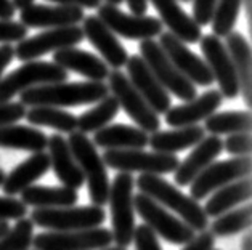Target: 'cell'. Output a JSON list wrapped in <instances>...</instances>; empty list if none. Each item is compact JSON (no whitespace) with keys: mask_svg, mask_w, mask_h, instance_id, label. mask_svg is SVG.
Here are the masks:
<instances>
[{"mask_svg":"<svg viewBox=\"0 0 252 250\" xmlns=\"http://www.w3.org/2000/svg\"><path fill=\"white\" fill-rule=\"evenodd\" d=\"M108 95L109 88L104 82H60L24 90L20 93V103L29 108H71L98 103Z\"/></svg>","mask_w":252,"mask_h":250,"instance_id":"obj_1","label":"cell"},{"mask_svg":"<svg viewBox=\"0 0 252 250\" xmlns=\"http://www.w3.org/2000/svg\"><path fill=\"white\" fill-rule=\"evenodd\" d=\"M135 185L138 186L141 194L148 196L164 209H169L175 212L178 218L191 228L194 233H202L207 231L209 226V217L206 215L204 209L196 202L193 197L187 196L178 188L174 186L162 176L158 175H140Z\"/></svg>","mask_w":252,"mask_h":250,"instance_id":"obj_2","label":"cell"},{"mask_svg":"<svg viewBox=\"0 0 252 250\" xmlns=\"http://www.w3.org/2000/svg\"><path fill=\"white\" fill-rule=\"evenodd\" d=\"M69 144V149L74 156L79 168L84 173L85 183L89 186V197L92 200V205L103 207L108 204L109 197V178L106 172V166L98 154L96 146L92 143V139L85 133L72 132L69 133V138L66 139Z\"/></svg>","mask_w":252,"mask_h":250,"instance_id":"obj_3","label":"cell"},{"mask_svg":"<svg viewBox=\"0 0 252 250\" xmlns=\"http://www.w3.org/2000/svg\"><path fill=\"white\" fill-rule=\"evenodd\" d=\"M133 186L132 173L119 172L109 188L108 202L111 207L113 242L118 247L127 249L132 244L135 231V209H133Z\"/></svg>","mask_w":252,"mask_h":250,"instance_id":"obj_4","label":"cell"},{"mask_svg":"<svg viewBox=\"0 0 252 250\" xmlns=\"http://www.w3.org/2000/svg\"><path fill=\"white\" fill-rule=\"evenodd\" d=\"M104 166L118 172L140 175H167L174 173L178 167V157L175 154H162V152H146L143 149H108L101 156Z\"/></svg>","mask_w":252,"mask_h":250,"instance_id":"obj_5","label":"cell"},{"mask_svg":"<svg viewBox=\"0 0 252 250\" xmlns=\"http://www.w3.org/2000/svg\"><path fill=\"white\" fill-rule=\"evenodd\" d=\"M31 222L35 226L50 231H81L101 226L106 220V212L98 205H71L61 209H35L31 213Z\"/></svg>","mask_w":252,"mask_h":250,"instance_id":"obj_6","label":"cell"},{"mask_svg":"<svg viewBox=\"0 0 252 250\" xmlns=\"http://www.w3.org/2000/svg\"><path fill=\"white\" fill-rule=\"evenodd\" d=\"M140 56L167 93L175 95L178 100L185 103L198 96V90L194 85L185 76L180 74V71L172 64V61L164 53L161 45L155 42V39L140 42Z\"/></svg>","mask_w":252,"mask_h":250,"instance_id":"obj_7","label":"cell"},{"mask_svg":"<svg viewBox=\"0 0 252 250\" xmlns=\"http://www.w3.org/2000/svg\"><path fill=\"white\" fill-rule=\"evenodd\" d=\"M67 71L50 61H28L0 81V103L13 100L24 90L67 81Z\"/></svg>","mask_w":252,"mask_h":250,"instance_id":"obj_8","label":"cell"},{"mask_svg":"<svg viewBox=\"0 0 252 250\" xmlns=\"http://www.w3.org/2000/svg\"><path fill=\"white\" fill-rule=\"evenodd\" d=\"M108 88L114 98L118 100L119 108L124 109L126 114L138 125L140 130L146 132L148 135L159 132V127H161L159 115L150 108L148 103L143 100V96L135 90L124 72L119 69L109 72Z\"/></svg>","mask_w":252,"mask_h":250,"instance_id":"obj_9","label":"cell"},{"mask_svg":"<svg viewBox=\"0 0 252 250\" xmlns=\"http://www.w3.org/2000/svg\"><path fill=\"white\" fill-rule=\"evenodd\" d=\"M133 209L138 212L146 226L155 231L156 236H161L170 244L183 246L196 236L194 231L187 226L180 218L165 210L162 205H159L145 194L138 193L137 196H133Z\"/></svg>","mask_w":252,"mask_h":250,"instance_id":"obj_10","label":"cell"},{"mask_svg":"<svg viewBox=\"0 0 252 250\" xmlns=\"http://www.w3.org/2000/svg\"><path fill=\"white\" fill-rule=\"evenodd\" d=\"M252 173V159L251 156L233 157L226 161L212 162L191 185H189V197L196 202L204 200L214 191L220 190L233 181L251 178Z\"/></svg>","mask_w":252,"mask_h":250,"instance_id":"obj_11","label":"cell"},{"mask_svg":"<svg viewBox=\"0 0 252 250\" xmlns=\"http://www.w3.org/2000/svg\"><path fill=\"white\" fill-rule=\"evenodd\" d=\"M113 233L98 226L81 231H50L32 237L34 250H100L111 247Z\"/></svg>","mask_w":252,"mask_h":250,"instance_id":"obj_12","label":"cell"},{"mask_svg":"<svg viewBox=\"0 0 252 250\" xmlns=\"http://www.w3.org/2000/svg\"><path fill=\"white\" fill-rule=\"evenodd\" d=\"M84 39L85 37L81 26L47 29L37 35L26 37L18 42V45L15 47V56L23 63H28V61H34L50 52L76 47Z\"/></svg>","mask_w":252,"mask_h":250,"instance_id":"obj_13","label":"cell"},{"mask_svg":"<svg viewBox=\"0 0 252 250\" xmlns=\"http://www.w3.org/2000/svg\"><path fill=\"white\" fill-rule=\"evenodd\" d=\"M98 18L113 30L116 35L128 40H148L162 34L164 24L159 18L135 16L124 13L116 5L104 3L98 7Z\"/></svg>","mask_w":252,"mask_h":250,"instance_id":"obj_14","label":"cell"},{"mask_svg":"<svg viewBox=\"0 0 252 250\" xmlns=\"http://www.w3.org/2000/svg\"><path fill=\"white\" fill-rule=\"evenodd\" d=\"M199 45L207 68L211 69L214 82L219 83L220 95L223 98L235 100L239 95V83L235 68H233V61L225 44L217 35L206 34L201 37Z\"/></svg>","mask_w":252,"mask_h":250,"instance_id":"obj_15","label":"cell"},{"mask_svg":"<svg viewBox=\"0 0 252 250\" xmlns=\"http://www.w3.org/2000/svg\"><path fill=\"white\" fill-rule=\"evenodd\" d=\"M159 45L172 61V64L180 71L193 85H201V87H211L214 83V77L211 69L207 68L206 61L194 55L189 48L178 40L175 35L170 32H162L159 35Z\"/></svg>","mask_w":252,"mask_h":250,"instance_id":"obj_16","label":"cell"},{"mask_svg":"<svg viewBox=\"0 0 252 250\" xmlns=\"http://www.w3.org/2000/svg\"><path fill=\"white\" fill-rule=\"evenodd\" d=\"M127 77L135 90L143 96V100L148 103L150 108L158 115L165 114L172 108L170 95L165 91V88L158 82V79L153 76V72L146 66V63L141 59L140 55H132L127 59Z\"/></svg>","mask_w":252,"mask_h":250,"instance_id":"obj_17","label":"cell"},{"mask_svg":"<svg viewBox=\"0 0 252 250\" xmlns=\"http://www.w3.org/2000/svg\"><path fill=\"white\" fill-rule=\"evenodd\" d=\"M82 32L108 66H111L113 69H121L122 66H126L128 59L127 50L119 42L118 35L100 18L95 15L85 16L82 20Z\"/></svg>","mask_w":252,"mask_h":250,"instance_id":"obj_18","label":"cell"},{"mask_svg":"<svg viewBox=\"0 0 252 250\" xmlns=\"http://www.w3.org/2000/svg\"><path fill=\"white\" fill-rule=\"evenodd\" d=\"M223 151V139L215 135L204 137L183 159L174 172V181L178 186H189Z\"/></svg>","mask_w":252,"mask_h":250,"instance_id":"obj_19","label":"cell"},{"mask_svg":"<svg viewBox=\"0 0 252 250\" xmlns=\"http://www.w3.org/2000/svg\"><path fill=\"white\" fill-rule=\"evenodd\" d=\"M85 18L84 10L77 7H66V5H48L32 3L23 8L20 13V23L24 28H40V29H53V28H66L77 26Z\"/></svg>","mask_w":252,"mask_h":250,"instance_id":"obj_20","label":"cell"},{"mask_svg":"<svg viewBox=\"0 0 252 250\" xmlns=\"http://www.w3.org/2000/svg\"><path fill=\"white\" fill-rule=\"evenodd\" d=\"M223 96L219 90H207L201 96H196L194 100L183 103L180 106L170 108L165 112V124L170 127H189L198 125V122L206 120L209 115L217 112V109L222 106Z\"/></svg>","mask_w":252,"mask_h":250,"instance_id":"obj_21","label":"cell"},{"mask_svg":"<svg viewBox=\"0 0 252 250\" xmlns=\"http://www.w3.org/2000/svg\"><path fill=\"white\" fill-rule=\"evenodd\" d=\"M48 157H50V167L53 168L57 178L63 183V186L71 188L77 191L79 188L84 186L85 178L84 173L79 168L77 162L69 149V144L63 138V135L55 133L48 137Z\"/></svg>","mask_w":252,"mask_h":250,"instance_id":"obj_22","label":"cell"},{"mask_svg":"<svg viewBox=\"0 0 252 250\" xmlns=\"http://www.w3.org/2000/svg\"><path fill=\"white\" fill-rule=\"evenodd\" d=\"M53 63L64 71L77 72L92 82H103L109 76V66L94 53L69 47L53 53Z\"/></svg>","mask_w":252,"mask_h":250,"instance_id":"obj_23","label":"cell"},{"mask_svg":"<svg viewBox=\"0 0 252 250\" xmlns=\"http://www.w3.org/2000/svg\"><path fill=\"white\" fill-rule=\"evenodd\" d=\"M151 3L161 16V23L169 28V32L178 40L183 44H198L201 40V28L178 5V0H151Z\"/></svg>","mask_w":252,"mask_h":250,"instance_id":"obj_24","label":"cell"},{"mask_svg":"<svg viewBox=\"0 0 252 250\" xmlns=\"http://www.w3.org/2000/svg\"><path fill=\"white\" fill-rule=\"evenodd\" d=\"M226 50L230 53V58L233 61L238 83H239V93L243 95L246 108H251L252 105V52L249 42L243 37L241 32L231 30L226 35Z\"/></svg>","mask_w":252,"mask_h":250,"instance_id":"obj_25","label":"cell"},{"mask_svg":"<svg viewBox=\"0 0 252 250\" xmlns=\"http://www.w3.org/2000/svg\"><path fill=\"white\" fill-rule=\"evenodd\" d=\"M50 170V157L47 152H34L32 156L16 166L8 175H5L2 190L7 196L21 194L26 188L32 186Z\"/></svg>","mask_w":252,"mask_h":250,"instance_id":"obj_26","label":"cell"},{"mask_svg":"<svg viewBox=\"0 0 252 250\" xmlns=\"http://www.w3.org/2000/svg\"><path fill=\"white\" fill-rule=\"evenodd\" d=\"M150 135L138 127L126 125V124H114L106 125L104 129L95 132L94 143L103 149H143L148 146Z\"/></svg>","mask_w":252,"mask_h":250,"instance_id":"obj_27","label":"cell"},{"mask_svg":"<svg viewBox=\"0 0 252 250\" xmlns=\"http://www.w3.org/2000/svg\"><path fill=\"white\" fill-rule=\"evenodd\" d=\"M206 137L204 127L201 125H189V127H178L175 130H164L151 133L148 144L155 152L162 154H177L180 151L194 148L202 138Z\"/></svg>","mask_w":252,"mask_h":250,"instance_id":"obj_28","label":"cell"},{"mask_svg":"<svg viewBox=\"0 0 252 250\" xmlns=\"http://www.w3.org/2000/svg\"><path fill=\"white\" fill-rule=\"evenodd\" d=\"M251 196H252V181L251 178H243L214 191L212 197L207 199V202L202 209H204L207 217L217 218L220 215H223V213L233 210L238 205L249 202Z\"/></svg>","mask_w":252,"mask_h":250,"instance_id":"obj_29","label":"cell"},{"mask_svg":"<svg viewBox=\"0 0 252 250\" xmlns=\"http://www.w3.org/2000/svg\"><path fill=\"white\" fill-rule=\"evenodd\" d=\"M21 200L35 209H61V207L76 205L79 194L66 186L32 185L21 193Z\"/></svg>","mask_w":252,"mask_h":250,"instance_id":"obj_30","label":"cell"},{"mask_svg":"<svg viewBox=\"0 0 252 250\" xmlns=\"http://www.w3.org/2000/svg\"><path fill=\"white\" fill-rule=\"evenodd\" d=\"M48 144V137L44 132L28 125H7L0 129V148L44 152Z\"/></svg>","mask_w":252,"mask_h":250,"instance_id":"obj_31","label":"cell"},{"mask_svg":"<svg viewBox=\"0 0 252 250\" xmlns=\"http://www.w3.org/2000/svg\"><path fill=\"white\" fill-rule=\"evenodd\" d=\"M252 115L249 109L246 111H225L214 112L204 122V130L211 135H233V133H251Z\"/></svg>","mask_w":252,"mask_h":250,"instance_id":"obj_32","label":"cell"},{"mask_svg":"<svg viewBox=\"0 0 252 250\" xmlns=\"http://www.w3.org/2000/svg\"><path fill=\"white\" fill-rule=\"evenodd\" d=\"M26 119L31 125L50 127L61 133H72L77 130V117L61 108L34 106L26 111Z\"/></svg>","mask_w":252,"mask_h":250,"instance_id":"obj_33","label":"cell"},{"mask_svg":"<svg viewBox=\"0 0 252 250\" xmlns=\"http://www.w3.org/2000/svg\"><path fill=\"white\" fill-rule=\"evenodd\" d=\"M119 103L113 95L104 96L101 101H98L95 108L82 112L77 117V132L81 133H95L109 125L116 115L119 114Z\"/></svg>","mask_w":252,"mask_h":250,"instance_id":"obj_34","label":"cell"},{"mask_svg":"<svg viewBox=\"0 0 252 250\" xmlns=\"http://www.w3.org/2000/svg\"><path fill=\"white\" fill-rule=\"evenodd\" d=\"M251 224H252V207L251 204H246L243 207H239V209H233L215 218V222L211 223L209 233L214 237L215 236L228 237L249 229Z\"/></svg>","mask_w":252,"mask_h":250,"instance_id":"obj_35","label":"cell"},{"mask_svg":"<svg viewBox=\"0 0 252 250\" xmlns=\"http://www.w3.org/2000/svg\"><path fill=\"white\" fill-rule=\"evenodd\" d=\"M239 10H241V0H219L211 21L212 34L219 39L226 37L235 29Z\"/></svg>","mask_w":252,"mask_h":250,"instance_id":"obj_36","label":"cell"},{"mask_svg":"<svg viewBox=\"0 0 252 250\" xmlns=\"http://www.w3.org/2000/svg\"><path fill=\"white\" fill-rule=\"evenodd\" d=\"M34 224L28 218H21L5 236L0 237V250H29L32 246Z\"/></svg>","mask_w":252,"mask_h":250,"instance_id":"obj_37","label":"cell"},{"mask_svg":"<svg viewBox=\"0 0 252 250\" xmlns=\"http://www.w3.org/2000/svg\"><path fill=\"white\" fill-rule=\"evenodd\" d=\"M28 205L21 199H16L13 196H0V222H11V220H21L26 218Z\"/></svg>","mask_w":252,"mask_h":250,"instance_id":"obj_38","label":"cell"},{"mask_svg":"<svg viewBox=\"0 0 252 250\" xmlns=\"http://www.w3.org/2000/svg\"><path fill=\"white\" fill-rule=\"evenodd\" d=\"M223 149L233 157L251 156L252 151V137L251 133H233L223 141Z\"/></svg>","mask_w":252,"mask_h":250,"instance_id":"obj_39","label":"cell"},{"mask_svg":"<svg viewBox=\"0 0 252 250\" xmlns=\"http://www.w3.org/2000/svg\"><path fill=\"white\" fill-rule=\"evenodd\" d=\"M132 242L135 244V250H162L156 233L145 223L135 226Z\"/></svg>","mask_w":252,"mask_h":250,"instance_id":"obj_40","label":"cell"},{"mask_svg":"<svg viewBox=\"0 0 252 250\" xmlns=\"http://www.w3.org/2000/svg\"><path fill=\"white\" fill-rule=\"evenodd\" d=\"M28 28H24L20 21L0 20V44H13L26 39Z\"/></svg>","mask_w":252,"mask_h":250,"instance_id":"obj_41","label":"cell"},{"mask_svg":"<svg viewBox=\"0 0 252 250\" xmlns=\"http://www.w3.org/2000/svg\"><path fill=\"white\" fill-rule=\"evenodd\" d=\"M26 106L21 103L7 101L0 103V129L7 125H13L18 120L26 117Z\"/></svg>","mask_w":252,"mask_h":250,"instance_id":"obj_42","label":"cell"},{"mask_svg":"<svg viewBox=\"0 0 252 250\" xmlns=\"http://www.w3.org/2000/svg\"><path fill=\"white\" fill-rule=\"evenodd\" d=\"M219 0H193V20L198 26L211 24Z\"/></svg>","mask_w":252,"mask_h":250,"instance_id":"obj_43","label":"cell"},{"mask_svg":"<svg viewBox=\"0 0 252 250\" xmlns=\"http://www.w3.org/2000/svg\"><path fill=\"white\" fill-rule=\"evenodd\" d=\"M215 237L209 231H202L198 236H194L191 241L185 244L182 250H214Z\"/></svg>","mask_w":252,"mask_h":250,"instance_id":"obj_44","label":"cell"},{"mask_svg":"<svg viewBox=\"0 0 252 250\" xmlns=\"http://www.w3.org/2000/svg\"><path fill=\"white\" fill-rule=\"evenodd\" d=\"M13 58H15V47H11V44L0 45V81H2L3 71L7 69V66L13 61Z\"/></svg>","mask_w":252,"mask_h":250,"instance_id":"obj_45","label":"cell"},{"mask_svg":"<svg viewBox=\"0 0 252 250\" xmlns=\"http://www.w3.org/2000/svg\"><path fill=\"white\" fill-rule=\"evenodd\" d=\"M48 2L66 5V7H77V8H98L101 5V0H48Z\"/></svg>","mask_w":252,"mask_h":250,"instance_id":"obj_46","label":"cell"},{"mask_svg":"<svg viewBox=\"0 0 252 250\" xmlns=\"http://www.w3.org/2000/svg\"><path fill=\"white\" fill-rule=\"evenodd\" d=\"M126 2L128 10L135 16H145L146 10H148V0H126Z\"/></svg>","mask_w":252,"mask_h":250,"instance_id":"obj_47","label":"cell"},{"mask_svg":"<svg viewBox=\"0 0 252 250\" xmlns=\"http://www.w3.org/2000/svg\"><path fill=\"white\" fill-rule=\"evenodd\" d=\"M16 8L11 0H0V20H13Z\"/></svg>","mask_w":252,"mask_h":250,"instance_id":"obj_48","label":"cell"},{"mask_svg":"<svg viewBox=\"0 0 252 250\" xmlns=\"http://www.w3.org/2000/svg\"><path fill=\"white\" fill-rule=\"evenodd\" d=\"M241 7L244 10L246 21H248L249 26H251V23H252V0H241Z\"/></svg>","mask_w":252,"mask_h":250,"instance_id":"obj_49","label":"cell"},{"mask_svg":"<svg viewBox=\"0 0 252 250\" xmlns=\"http://www.w3.org/2000/svg\"><path fill=\"white\" fill-rule=\"evenodd\" d=\"M11 2H13V7H15V8L23 10V8L29 7V5H32V3H34V0H11Z\"/></svg>","mask_w":252,"mask_h":250,"instance_id":"obj_50","label":"cell"},{"mask_svg":"<svg viewBox=\"0 0 252 250\" xmlns=\"http://www.w3.org/2000/svg\"><path fill=\"white\" fill-rule=\"evenodd\" d=\"M241 250H252V234L251 233L244 236L243 244H241Z\"/></svg>","mask_w":252,"mask_h":250,"instance_id":"obj_51","label":"cell"},{"mask_svg":"<svg viewBox=\"0 0 252 250\" xmlns=\"http://www.w3.org/2000/svg\"><path fill=\"white\" fill-rule=\"evenodd\" d=\"M10 231V224L7 222H0V237L5 236Z\"/></svg>","mask_w":252,"mask_h":250,"instance_id":"obj_52","label":"cell"},{"mask_svg":"<svg viewBox=\"0 0 252 250\" xmlns=\"http://www.w3.org/2000/svg\"><path fill=\"white\" fill-rule=\"evenodd\" d=\"M104 2L109 3V5H116V7H118V5H121L122 2H124V0H104Z\"/></svg>","mask_w":252,"mask_h":250,"instance_id":"obj_53","label":"cell"},{"mask_svg":"<svg viewBox=\"0 0 252 250\" xmlns=\"http://www.w3.org/2000/svg\"><path fill=\"white\" fill-rule=\"evenodd\" d=\"M5 175H7V173H5V170H3L2 167H0V186H2V185H3V180H5Z\"/></svg>","mask_w":252,"mask_h":250,"instance_id":"obj_54","label":"cell"},{"mask_svg":"<svg viewBox=\"0 0 252 250\" xmlns=\"http://www.w3.org/2000/svg\"><path fill=\"white\" fill-rule=\"evenodd\" d=\"M100 250H127V249H122V247H106V249H100Z\"/></svg>","mask_w":252,"mask_h":250,"instance_id":"obj_55","label":"cell"},{"mask_svg":"<svg viewBox=\"0 0 252 250\" xmlns=\"http://www.w3.org/2000/svg\"><path fill=\"white\" fill-rule=\"evenodd\" d=\"M182 2H191V0H182Z\"/></svg>","mask_w":252,"mask_h":250,"instance_id":"obj_56","label":"cell"},{"mask_svg":"<svg viewBox=\"0 0 252 250\" xmlns=\"http://www.w3.org/2000/svg\"><path fill=\"white\" fill-rule=\"evenodd\" d=\"M29 250H31V249H29Z\"/></svg>","mask_w":252,"mask_h":250,"instance_id":"obj_57","label":"cell"},{"mask_svg":"<svg viewBox=\"0 0 252 250\" xmlns=\"http://www.w3.org/2000/svg\"><path fill=\"white\" fill-rule=\"evenodd\" d=\"M214 250H215V249H214Z\"/></svg>","mask_w":252,"mask_h":250,"instance_id":"obj_58","label":"cell"}]
</instances>
